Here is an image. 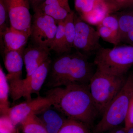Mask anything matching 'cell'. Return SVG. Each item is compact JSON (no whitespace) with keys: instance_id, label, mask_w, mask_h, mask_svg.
Returning <instances> with one entry per match:
<instances>
[{"instance_id":"cell-1","label":"cell","mask_w":133,"mask_h":133,"mask_svg":"<svg viewBox=\"0 0 133 133\" xmlns=\"http://www.w3.org/2000/svg\"><path fill=\"white\" fill-rule=\"evenodd\" d=\"M52 99V105L68 118L89 125L99 114L88 84H74L51 88L46 92Z\"/></svg>"},{"instance_id":"cell-2","label":"cell","mask_w":133,"mask_h":133,"mask_svg":"<svg viewBox=\"0 0 133 133\" xmlns=\"http://www.w3.org/2000/svg\"><path fill=\"white\" fill-rule=\"evenodd\" d=\"M94 72L87 57L77 51L64 53L51 64L47 86L50 88L88 84Z\"/></svg>"},{"instance_id":"cell-3","label":"cell","mask_w":133,"mask_h":133,"mask_svg":"<svg viewBox=\"0 0 133 133\" xmlns=\"http://www.w3.org/2000/svg\"><path fill=\"white\" fill-rule=\"evenodd\" d=\"M133 96V72L127 77L125 83L102 114L93 133H105L125 122Z\"/></svg>"},{"instance_id":"cell-4","label":"cell","mask_w":133,"mask_h":133,"mask_svg":"<svg viewBox=\"0 0 133 133\" xmlns=\"http://www.w3.org/2000/svg\"><path fill=\"white\" fill-rule=\"evenodd\" d=\"M125 76H117L97 69L89 84L90 92L99 114H103L125 83Z\"/></svg>"},{"instance_id":"cell-5","label":"cell","mask_w":133,"mask_h":133,"mask_svg":"<svg viewBox=\"0 0 133 133\" xmlns=\"http://www.w3.org/2000/svg\"><path fill=\"white\" fill-rule=\"evenodd\" d=\"M94 64L97 69L107 73L125 76L133 65V46L117 45L112 49L101 47L95 53Z\"/></svg>"},{"instance_id":"cell-6","label":"cell","mask_w":133,"mask_h":133,"mask_svg":"<svg viewBox=\"0 0 133 133\" xmlns=\"http://www.w3.org/2000/svg\"><path fill=\"white\" fill-rule=\"evenodd\" d=\"M51 60L44 62L31 76L25 79L19 78L9 81L10 95L13 101L23 97L26 101L32 99L31 94H36L40 96L41 88L48 77Z\"/></svg>"},{"instance_id":"cell-7","label":"cell","mask_w":133,"mask_h":133,"mask_svg":"<svg viewBox=\"0 0 133 133\" xmlns=\"http://www.w3.org/2000/svg\"><path fill=\"white\" fill-rule=\"evenodd\" d=\"M34 12L30 36L31 41L36 46L51 50L57 30L58 22L40 10Z\"/></svg>"},{"instance_id":"cell-8","label":"cell","mask_w":133,"mask_h":133,"mask_svg":"<svg viewBox=\"0 0 133 133\" xmlns=\"http://www.w3.org/2000/svg\"><path fill=\"white\" fill-rule=\"evenodd\" d=\"M76 35L73 48L77 52L88 56L96 53L101 48L100 37L97 30L87 23L78 15L74 14Z\"/></svg>"},{"instance_id":"cell-9","label":"cell","mask_w":133,"mask_h":133,"mask_svg":"<svg viewBox=\"0 0 133 133\" xmlns=\"http://www.w3.org/2000/svg\"><path fill=\"white\" fill-rule=\"evenodd\" d=\"M9 15L10 26L21 31L31 32L32 16L29 0H4Z\"/></svg>"},{"instance_id":"cell-10","label":"cell","mask_w":133,"mask_h":133,"mask_svg":"<svg viewBox=\"0 0 133 133\" xmlns=\"http://www.w3.org/2000/svg\"><path fill=\"white\" fill-rule=\"evenodd\" d=\"M53 101L49 95L37 96L36 98L26 101L10 108L8 116L12 124L16 126L23 121L27 116L33 113L36 114L48 107L52 105Z\"/></svg>"},{"instance_id":"cell-11","label":"cell","mask_w":133,"mask_h":133,"mask_svg":"<svg viewBox=\"0 0 133 133\" xmlns=\"http://www.w3.org/2000/svg\"><path fill=\"white\" fill-rule=\"evenodd\" d=\"M51 51L49 48L35 45L24 49L23 56L26 77L31 76L41 65L49 59Z\"/></svg>"},{"instance_id":"cell-12","label":"cell","mask_w":133,"mask_h":133,"mask_svg":"<svg viewBox=\"0 0 133 133\" xmlns=\"http://www.w3.org/2000/svg\"><path fill=\"white\" fill-rule=\"evenodd\" d=\"M120 9L115 0H97L92 10L82 19L89 24L98 26L106 17Z\"/></svg>"},{"instance_id":"cell-13","label":"cell","mask_w":133,"mask_h":133,"mask_svg":"<svg viewBox=\"0 0 133 133\" xmlns=\"http://www.w3.org/2000/svg\"><path fill=\"white\" fill-rule=\"evenodd\" d=\"M44 125L48 133H58L67 118L52 105L36 114Z\"/></svg>"},{"instance_id":"cell-14","label":"cell","mask_w":133,"mask_h":133,"mask_svg":"<svg viewBox=\"0 0 133 133\" xmlns=\"http://www.w3.org/2000/svg\"><path fill=\"white\" fill-rule=\"evenodd\" d=\"M31 32L21 31L10 26L1 34L5 51H16L23 52Z\"/></svg>"},{"instance_id":"cell-15","label":"cell","mask_w":133,"mask_h":133,"mask_svg":"<svg viewBox=\"0 0 133 133\" xmlns=\"http://www.w3.org/2000/svg\"><path fill=\"white\" fill-rule=\"evenodd\" d=\"M37 9L51 17L58 22L64 21L73 11L70 7L69 0H46Z\"/></svg>"},{"instance_id":"cell-16","label":"cell","mask_w":133,"mask_h":133,"mask_svg":"<svg viewBox=\"0 0 133 133\" xmlns=\"http://www.w3.org/2000/svg\"><path fill=\"white\" fill-rule=\"evenodd\" d=\"M4 64L8 72V81L21 78L23 61V52L16 51H5Z\"/></svg>"},{"instance_id":"cell-17","label":"cell","mask_w":133,"mask_h":133,"mask_svg":"<svg viewBox=\"0 0 133 133\" xmlns=\"http://www.w3.org/2000/svg\"><path fill=\"white\" fill-rule=\"evenodd\" d=\"M9 83L1 65L0 67V112L1 116H8L10 107L9 101Z\"/></svg>"},{"instance_id":"cell-18","label":"cell","mask_w":133,"mask_h":133,"mask_svg":"<svg viewBox=\"0 0 133 133\" xmlns=\"http://www.w3.org/2000/svg\"><path fill=\"white\" fill-rule=\"evenodd\" d=\"M116 15L118 19L121 43L127 34L133 29V8L125 9Z\"/></svg>"},{"instance_id":"cell-19","label":"cell","mask_w":133,"mask_h":133,"mask_svg":"<svg viewBox=\"0 0 133 133\" xmlns=\"http://www.w3.org/2000/svg\"><path fill=\"white\" fill-rule=\"evenodd\" d=\"M21 124L24 133H48L41 120L35 113L29 115Z\"/></svg>"},{"instance_id":"cell-20","label":"cell","mask_w":133,"mask_h":133,"mask_svg":"<svg viewBox=\"0 0 133 133\" xmlns=\"http://www.w3.org/2000/svg\"><path fill=\"white\" fill-rule=\"evenodd\" d=\"M75 12L72 11L64 20L65 45L66 53L70 52L73 48L76 28L74 23Z\"/></svg>"},{"instance_id":"cell-21","label":"cell","mask_w":133,"mask_h":133,"mask_svg":"<svg viewBox=\"0 0 133 133\" xmlns=\"http://www.w3.org/2000/svg\"><path fill=\"white\" fill-rule=\"evenodd\" d=\"M64 21L58 22L57 30L51 48V50L61 55L66 53L65 45Z\"/></svg>"},{"instance_id":"cell-22","label":"cell","mask_w":133,"mask_h":133,"mask_svg":"<svg viewBox=\"0 0 133 133\" xmlns=\"http://www.w3.org/2000/svg\"><path fill=\"white\" fill-rule=\"evenodd\" d=\"M88 125L67 118L58 133H90Z\"/></svg>"},{"instance_id":"cell-23","label":"cell","mask_w":133,"mask_h":133,"mask_svg":"<svg viewBox=\"0 0 133 133\" xmlns=\"http://www.w3.org/2000/svg\"><path fill=\"white\" fill-rule=\"evenodd\" d=\"M76 11L81 18L88 15L94 8L97 0H74Z\"/></svg>"},{"instance_id":"cell-24","label":"cell","mask_w":133,"mask_h":133,"mask_svg":"<svg viewBox=\"0 0 133 133\" xmlns=\"http://www.w3.org/2000/svg\"><path fill=\"white\" fill-rule=\"evenodd\" d=\"M98 25L105 26L111 30L115 34L119 41V25L117 15L112 14L108 15Z\"/></svg>"},{"instance_id":"cell-25","label":"cell","mask_w":133,"mask_h":133,"mask_svg":"<svg viewBox=\"0 0 133 133\" xmlns=\"http://www.w3.org/2000/svg\"><path fill=\"white\" fill-rule=\"evenodd\" d=\"M97 30L100 38H102L105 42L117 46L119 44L118 38L115 34L111 30L107 27L98 25L97 26Z\"/></svg>"},{"instance_id":"cell-26","label":"cell","mask_w":133,"mask_h":133,"mask_svg":"<svg viewBox=\"0 0 133 133\" xmlns=\"http://www.w3.org/2000/svg\"><path fill=\"white\" fill-rule=\"evenodd\" d=\"M10 26L9 15L5 1L0 0V34Z\"/></svg>"},{"instance_id":"cell-27","label":"cell","mask_w":133,"mask_h":133,"mask_svg":"<svg viewBox=\"0 0 133 133\" xmlns=\"http://www.w3.org/2000/svg\"><path fill=\"white\" fill-rule=\"evenodd\" d=\"M124 124V128L127 131L133 127V96L129 106Z\"/></svg>"},{"instance_id":"cell-28","label":"cell","mask_w":133,"mask_h":133,"mask_svg":"<svg viewBox=\"0 0 133 133\" xmlns=\"http://www.w3.org/2000/svg\"><path fill=\"white\" fill-rule=\"evenodd\" d=\"M122 43L128 44L133 46V29L127 34Z\"/></svg>"},{"instance_id":"cell-29","label":"cell","mask_w":133,"mask_h":133,"mask_svg":"<svg viewBox=\"0 0 133 133\" xmlns=\"http://www.w3.org/2000/svg\"><path fill=\"white\" fill-rule=\"evenodd\" d=\"M46 0H29L33 11L37 9Z\"/></svg>"},{"instance_id":"cell-30","label":"cell","mask_w":133,"mask_h":133,"mask_svg":"<svg viewBox=\"0 0 133 133\" xmlns=\"http://www.w3.org/2000/svg\"><path fill=\"white\" fill-rule=\"evenodd\" d=\"M107 133H127V131L124 127H122L120 126L112 129L108 131Z\"/></svg>"},{"instance_id":"cell-31","label":"cell","mask_w":133,"mask_h":133,"mask_svg":"<svg viewBox=\"0 0 133 133\" xmlns=\"http://www.w3.org/2000/svg\"><path fill=\"white\" fill-rule=\"evenodd\" d=\"M133 8V0H128L124 5L123 9Z\"/></svg>"},{"instance_id":"cell-32","label":"cell","mask_w":133,"mask_h":133,"mask_svg":"<svg viewBox=\"0 0 133 133\" xmlns=\"http://www.w3.org/2000/svg\"><path fill=\"white\" fill-rule=\"evenodd\" d=\"M115 1L118 3L121 9H123L124 5L128 0H115Z\"/></svg>"},{"instance_id":"cell-33","label":"cell","mask_w":133,"mask_h":133,"mask_svg":"<svg viewBox=\"0 0 133 133\" xmlns=\"http://www.w3.org/2000/svg\"><path fill=\"white\" fill-rule=\"evenodd\" d=\"M127 133H133V127L129 129L128 130H127Z\"/></svg>"}]
</instances>
